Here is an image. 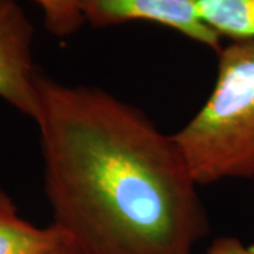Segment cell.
Wrapping results in <instances>:
<instances>
[{
  "mask_svg": "<svg viewBox=\"0 0 254 254\" xmlns=\"http://www.w3.org/2000/svg\"><path fill=\"white\" fill-rule=\"evenodd\" d=\"M44 185L82 254H192L208 219L187 161L141 110L95 86L40 75Z\"/></svg>",
  "mask_w": 254,
  "mask_h": 254,
  "instance_id": "6da1fadb",
  "label": "cell"
},
{
  "mask_svg": "<svg viewBox=\"0 0 254 254\" xmlns=\"http://www.w3.org/2000/svg\"><path fill=\"white\" fill-rule=\"evenodd\" d=\"M218 54L209 98L173 134L198 185L254 177V41H232Z\"/></svg>",
  "mask_w": 254,
  "mask_h": 254,
  "instance_id": "7a4b0ae2",
  "label": "cell"
},
{
  "mask_svg": "<svg viewBox=\"0 0 254 254\" xmlns=\"http://www.w3.org/2000/svg\"><path fill=\"white\" fill-rule=\"evenodd\" d=\"M34 26L17 0H0V98L33 120L38 112Z\"/></svg>",
  "mask_w": 254,
  "mask_h": 254,
  "instance_id": "3957f363",
  "label": "cell"
},
{
  "mask_svg": "<svg viewBox=\"0 0 254 254\" xmlns=\"http://www.w3.org/2000/svg\"><path fill=\"white\" fill-rule=\"evenodd\" d=\"M85 24L110 27L128 21H151L219 53L222 38L202 21L195 0H78Z\"/></svg>",
  "mask_w": 254,
  "mask_h": 254,
  "instance_id": "277c9868",
  "label": "cell"
},
{
  "mask_svg": "<svg viewBox=\"0 0 254 254\" xmlns=\"http://www.w3.org/2000/svg\"><path fill=\"white\" fill-rule=\"evenodd\" d=\"M69 240L60 227H40L18 215L9 195L0 188V254H46Z\"/></svg>",
  "mask_w": 254,
  "mask_h": 254,
  "instance_id": "5b68a950",
  "label": "cell"
},
{
  "mask_svg": "<svg viewBox=\"0 0 254 254\" xmlns=\"http://www.w3.org/2000/svg\"><path fill=\"white\" fill-rule=\"evenodd\" d=\"M202 21L220 38L254 41V0H195Z\"/></svg>",
  "mask_w": 254,
  "mask_h": 254,
  "instance_id": "8992f818",
  "label": "cell"
},
{
  "mask_svg": "<svg viewBox=\"0 0 254 254\" xmlns=\"http://www.w3.org/2000/svg\"><path fill=\"white\" fill-rule=\"evenodd\" d=\"M41 9L44 26L58 38H66L78 33L85 20L82 17L78 0H34Z\"/></svg>",
  "mask_w": 254,
  "mask_h": 254,
  "instance_id": "52a82bcc",
  "label": "cell"
},
{
  "mask_svg": "<svg viewBox=\"0 0 254 254\" xmlns=\"http://www.w3.org/2000/svg\"><path fill=\"white\" fill-rule=\"evenodd\" d=\"M209 254H252L250 247H245L237 240H220L213 246Z\"/></svg>",
  "mask_w": 254,
  "mask_h": 254,
  "instance_id": "ba28073f",
  "label": "cell"
},
{
  "mask_svg": "<svg viewBox=\"0 0 254 254\" xmlns=\"http://www.w3.org/2000/svg\"><path fill=\"white\" fill-rule=\"evenodd\" d=\"M46 254H82L75 246L69 242V240H66V242H64L63 245H60L58 247H55L53 250H50L48 253Z\"/></svg>",
  "mask_w": 254,
  "mask_h": 254,
  "instance_id": "9c48e42d",
  "label": "cell"
},
{
  "mask_svg": "<svg viewBox=\"0 0 254 254\" xmlns=\"http://www.w3.org/2000/svg\"><path fill=\"white\" fill-rule=\"evenodd\" d=\"M250 250H252V254H254V246H252V247H250Z\"/></svg>",
  "mask_w": 254,
  "mask_h": 254,
  "instance_id": "30bf717a",
  "label": "cell"
}]
</instances>
